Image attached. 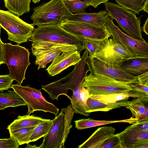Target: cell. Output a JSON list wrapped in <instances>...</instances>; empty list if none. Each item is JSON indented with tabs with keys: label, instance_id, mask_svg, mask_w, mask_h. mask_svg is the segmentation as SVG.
Wrapping results in <instances>:
<instances>
[{
	"label": "cell",
	"instance_id": "31",
	"mask_svg": "<svg viewBox=\"0 0 148 148\" xmlns=\"http://www.w3.org/2000/svg\"><path fill=\"white\" fill-rule=\"evenodd\" d=\"M67 8L71 12L78 14L86 12L85 10L90 6L87 1L84 0H63Z\"/></svg>",
	"mask_w": 148,
	"mask_h": 148
},
{
	"label": "cell",
	"instance_id": "3",
	"mask_svg": "<svg viewBox=\"0 0 148 148\" xmlns=\"http://www.w3.org/2000/svg\"><path fill=\"white\" fill-rule=\"evenodd\" d=\"M30 17L33 26L58 24L72 13L63 0H50L33 8Z\"/></svg>",
	"mask_w": 148,
	"mask_h": 148
},
{
	"label": "cell",
	"instance_id": "18",
	"mask_svg": "<svg viewBox=\"0 0 148 148\" xmlns=\"http://www.w3.org/2000/svg\"><path fill=\"white\" fill-rule=\"evenodd\" d=\"M83 84H81L73 92L70 101L75 113L88 116L90 114L87 112V101L90 94L88 89L84 86Z\"/></svg>",
	"mask_w": 148,
	"mask_h": 148
},
{
	"label": "cell",
	"instance_id": "40",
	"mask_svg": "<svg viewBox=\"0 0 148 148\" xmlns=\"http://www.w3.org/2000/svg\"><path fill=\"white\" fill-rule=\"evenodd\" d=\"M137 77L140 84L148 86V72L138 76Z\"/></svg>",
	"mask_w": 148,
	"mask_h": 148
},
{
	"label": "cell",
	"instance_id": "28",
	"mask_svg": "<svg viewBox=\"0 0 148 148\" xmlns=\"http://www.w3.org/2000/svg\"><path fill=\"white\" fill-rule=\"evenodd\" d=\"M148 101V98H136L130 101L125 107L132 113V117L138 120L143 114L146 107L143 102Z\"/></svg>",
	"mask_w": 148,
	"mask_h": 148
},
{
	"label": "cell",
	"instance_id": "26",
	"mask_svg": "<svg viewBox=\"0 0 148 148\" xmlns=\"http://www.w3.org/2000/svg\"><path fill=\"white\" fill-rule=\"evenodd\" d=\"M3 0L5 7L18 16L30 10V3L32 0Z\"/></svg>",
	"mask_w": 148,
	"mask_h": 148
},
{
	"label": "cell",
	"instance_id": "27",
	"mask_svg": "<svg viewBox=\"0 0 148 148\" xmlns=\"http://www.w3.org/2000/svg\"><path fill=\"white\" fill-rule=\"evenodd\" d=\"M36 126L9 130V131L10 136L21 145L30 143L29 138Z\"/></svg>",
	"mask_w": 148,
	"mask_h": 148
},
{
	"label": "cell",
	"instance_id": "1",
	"mask_svg": "<svg viewBox=\"0 0 148 148\" xmlns=\"http://www.w3.org/2000/svg\"><path fill=\"white\" fill-rule=\"evenodd\" d=\"M88 56L85 50L81 60L74 65V69L65 77L60 80L46 85H42V89L47 92L49 97L53 100L57 99L58 97L64 95L70 100L71 97L67 95L69 89L73 92L82 83H84L85 77L88 72L85 70L86 61Z\"/></svg>",
	"mask_w": 148,
	"mask_h": 148
},
{
	"label": "cell",
	"instance_id": "41",
	"mask_svg": "<svg viewBox=\"0 0 148 148\" xmlns=\"http://www.w3.org/2000/svg\"><path fill=\"white\" fill-rule=\"evenodd\" d=\"M89 4L90 5L93 6L94 8H97L98 5L102 3H105L109 0H84Z\"/></svg>",
	"mask_w": 148,
	"mask_h": 148
},
{
	"label": "cell",
	"instance_id": "23",
	"mask_svg": "<svg viewBox=\"0 0 148 148\" xmlns=\"http://www.w3.org/2000/svg\"><path fill=\"white\" fill-rule=\"evenodd\" d=\"M138 121L137 119L132 117L128 119L119 120L99 121L89 118L80 119L74 121L75 127L78 130H81L97 126L117 123H126L130 124H133Z\"/></svg>",
	"mask_w": 148,
	"mask_h": 148
},
{
	"label": "cell",
	"instance_id": "25",
	"mask_svg": "<svg viewBox=\"0 0 148 148\" xmlns=\"http://www.w3.org/2000/svg\"><path fill=\"white\" fill-rule=\"evenodd\" d=\"M27 105L24 101L14 91L7 90L0 92V110L9 107Z\"/></svg>",
	"mask_w": 148,
	"mask_h": 148
},
{
	"label": "cell",
	"instance_id": "8",
	"mask_svg": "<svg viewBox=\"0 0 148 148\" xmlns=\"http://www.w3.org/2000/svg\"><path fill=\"white\" fill-rule=\"evenodd\" d=\"M11 88L27 103L28 108L27 114L36 111L49 112L54 114L56 116L58 113L59 109L44 98L40 89L28 86H22L18 84H12Z\"/></svg>",
	"mask_w": 148,
	"mask_h": 148
},
{
	"label": "cell",
	"instance_id": "20",
	"mask_svg": "<svg viewBox=\"0 0 148 148\" xmlns=\"http://www.w3.org/2000/svg\"><path fill=\"white\" fill-rule=\"evenodd\" d=\"M108 16L109 14L106 10H101L96 12L72 13L66 19L86 23L96 27H103L105 25L106 18Z\"/></svg>",
	"mask_w": 148,
	"mask_h": 148
},
{
	"label": "cell",
	"instance_id": "22",
	"mask_svg": "<svg viewBox=\"0 0 148 148\" xmlns=\"http://www.w3.org/2000/svg\"><path fill=\"white\" fill-rule=\"evenodd\" d=\"M130 101L127 100H125L115 103H106L89 97L87 101V105L88 108L87 112L90 113L98 111H109L114 109L125 107Z\"/></svg>",
	"mask_w": 148,
	"mask_h": 148
},
{
	"label": "cell",
	"instance_id": "17",
	"mask_svg": "<svg viewBox=\"0 0 148 148\" xmlns=\"http://www.w3.org/2000/svg\"><path fill=\"white\" fill-rule=\"evenodd\" d=\"M119 67L133 76L148 72V56H133L127 59Z\"/></svg>",
	"mask_w": 148,
	"mask_h": 148
},
{
	"label": "cell",
	"instance_id": "12",
	"mask_svg": "<svg viewBox=\"0 0 148 148\" xmlns=\"http://www.w3.org/2000/svg\"><path fill=\"white\" fill-rule=\"evenodd\" d=\"M59 25L70 33L83 38L104 40L112 36L105 25L103 27H97L66 19Z\"/></svg>",
	"mask_w": 148,
	"mask_h": 148
},
{
	"label": "cell",
	"instance_id": "32",
	"mask_svg": "<svg viewBox=\"0 0 148 148\" xmlns=\"http://www.w3.org/2000/svg\"><path fill=\"white\" fill-rule=\"evenodd\" d=\"M61 112L64 113V141L65 143L71 129L72 127L71 123L75 112L71 104L69 105L66 108L62 109Z\"/></svg>",
	"mask_w": 148,
	"mask_h": 148
},
{
	"label": "cell",
	"instance_id": "16",
	"mask_svg": "<svg viewBox=\"0 0 148 148\" xmlns=\"http://www.w3.org/2000/svg\"><path fill=\"white\" fill-rule=\"evenodd\" d=\"M81 59L80 52L78 50L63 52L55 57L46 70L50 75L54 76L69 67L75 65Z\"/></svg>",
	"mask_w": 148,
	"mask_h": 148
},
{
	"label": "cell",
	"instance_id": "46",
	"mask_svg": "<svg viewBox=\"0 0 148 148\" xmlns=\"http://www.w3.org/2000/svg\"></svg>",
	"mask_w": 148,
	"mask_h": 148
},
{
	"label": "cell",
	"instance_id": "11",
	"mask_svg": "<svg viewBox=\"0 0 148 148\" xmlns=\"http://www.w3.org/2000/svg\"><path fill=\"white\" fill-rule=\"evenodd\" d=\"M89 56L119 66L127 59L133 56L119 41L111 36L104 40L95 54Z\"/></svg>",
	"mask_w": 148,
	"mask_h": 148
},
{
	"label": "cell",
	"instance_id": "4",
	"mask_svg": "<svg viewBox=\"0 0 148 148\" xmlns=\"http://www.w3.org/2000/svg\"><path fill=\"white\" fill-rule=\"evenodd\" d=\"M30 54L28 49L18 44L5 43L4 61L8 68L9 74L21 85L25 79V72L31 64Z\"/></svg>",
	"mask_w": 148,
	"mask_h": 148
},
{
	"label": "cell",
	"instance_id": "10",
	"mask_svg": "<svg viewBox=\"0 0 148 148\" xmlns=\"http://www.w3.org/2000/svg\"><path fill=\"white\" fill-rule=\"evenodd\" d=\"M105 25L112 38L119 41L132 56H148V43L126 34L116 25L110 16L106 18Z\"/></svg>",
	"mask_w": 148,
	"mask_h": 148
},
{
	"label": "cell",
	"instance_id": "30",
	"mask_svg": "<svg viewBox=\"0 0 148 148\" xmlns=\"http://www.w3.org/2000/svg\"><path fill=\"white\" fill-rule=\"evenodd\" d=\"M52 120L46 119L36 126L29 138V142H34L44 136L52 124Z\"/></svg>",
	"mask_w": 148,
	"mask_h": 148
},
{
	"label": "cell",
	"instance_id": "6",
	"mask_svg": "<svg viewBox=\"0 0 148 148\" xmlns=\"http://www.w3.org/2000/svg\"><path fill=\"white\" fill-rule=\"evenodd\" d=\"M109 16L116 20L125 33L141 40H144L142 35L140 19L131 10L119 5L108 1L104 3Z\"/></svg>",
	"mask_w": 148,
	"mask_h": 148
},
{
	"label": "cell",
	"instance_id": "15",
	"mask_svg": "<svg viewBox=\"0 0 148 148\" xmlns=\"http://www.w3.org/2000/svg\"><path fill=\"white\" fill-rule=\"evenodd\" d=\"M116 134L119 138L121 148L148 147V131L139 130L133 124Z\"/></svg>",
	"mask_w": 148,
	"mask_h": 148
},
{
	"label": "cell",
	"instance_id": "33",
	"mask_svg": "<svg viewBox=\"0 0 148 148\" xmlns=\"http://www.w3.org/2000/svg\"><path fill=\"white\" fill-rule=\"evenodd\" d=\"M84 47L88 52V56L93 55L104 40H95L83 38Z\"/></svg>",
	"mask_w": 148,
	"mask_h": 148
},
{
	"label": "cell",
	"instance_id": "38",
	"mask_svg": "<svg viewBox=\"0 0 148 148\" xmlns=\"http://www.w3.org/2000/svg\"><path fill=\"white\" fill-rule=\"evenodd\" d=\"M137 129L142 131H148V120L138 121L133 124Z\"/></svg>",
	"mask_w": 148,
	"mask_h": 148
},
{
	"label": "cell",
	"instance_id": "13",
	"mask_svg": "<svg viewBox=\"0 0 148 148\" xmlns=\"http://www.w3.org/2000/svg\"><path fill=\"white\" fill-rule=\"evenodd\" d=\"M86 64L88 71L91 73L104 75L129 83H140L137 76L132 75L119 66L107 64L95 57L88 56Z\"/></svg>",
	"mask_w": 148,
	"mask_h": 148
},
{
	"label": "cell",
	"instance_id": "34",
	"mask_svg": "<svg viewBox=\"0 0 148 148\" xmlns=\"http://www.w3.org/2000/svg\"><path fill=\"white\" fill-rule=\"evenodd\" d=\"M99 148H121L118 137L116 134L106 140Z\"/></svg>",
	"mask_w": 148,
	"mask_h": 148
},
{
	"label": "cell",
	"instance_id": "42",
	"mask_svg": "<svg viewBox=\"0 0 148 148\" xmlns=\"http://www.w3.org/2000/svg\"><path fill=\"white\" fill-rule=\"evenodd\" d=\"M148 120V108L146 107L145 111L143 115L139 118L138 121Z\"/></svg>",
	"mask_w": 148,
	"mask_h": 148
},
{
	"label": "cell",
	"instance_id": "37",
	"mask_svg": "<svg viewBox=\"0 0 148 148\" xmlns=\"http://www.w3.org/2000/svg\"><path fill=\"white\" fill-rule=\"evenodd\" d=\"M134 90L138 91L146 95H148V86L144 85L140 83H130Z\"/></svg>",
	"mask_w": 148,
	"mask_h": 148
},
{
	"label": "cell",
	"instance_id": "36",
	"mask_svg": "<svg viewBox=\"0 0 148 148\" xmlns=\"http://www.w3.org/2000/svg\"><path fill=\"white\" fill-rule=\"evenodd\" d=\"M18 143L10 136L8 139H0V148H18Z\"/></svg>",
	"mask_w": 148,
	"mask_h": 148
},
{
	"label": "cell",
	"instance_id": "19",
	"mask_svg": "<svg viewBox=\"0 0 148 148\" xmlns=\"http://www.w3.org/2000/svg\"><path fill=\"white\" fill-rule=\"evenodd\" d=\"M115 129L112 126H104L98 128L78 148H99L108 139L114 134Z\"/></svg>",
	"mask_w": 148,
	"mask_h": 148
},
{
	"label": "cell",
	"instance_id": "45",
	"mask_svg": "<svg viewBox=\"0 0 148 148\" xmlns=\"http://www.w3.org/2000/svg\"><path fill=\"white\" fill-rule=\"evenodd\" d=\"M32 2L34 3H37L39 2L40 0H32Z\"/></svg>",
	"mask_w": 148,
	"mask_h": 148
},
{
	"label": "cell",
	"instance_id": "44",
	"mask_svg": "<svg viewBox=\"0 0 148 148\" xmlns=\"http://www.w3.org/2000/svg\"><path fill=\"white\" fill-rule=\"evenodd\" d=\"M25 148H38V147L36 146V145L32 146L30 145L28 143L27 144V146Z\"/></svg>",
	"mask_w": 148,
	"mask_h": 148
},
{
	"label": "cell",
	"instance_id": "9",
	"mask_svg": "<svg viewBox=\"0 0 148 148\" xmlns=\"http://www.w3.org/2000/svg\"><path fill=\"white\" fill-rule=\"evenodd\" d=\"M32 52L36 57L35 64L37 70L46 68L47 65L63 52L78 49L75 46L48 42H32Z\"/></svg>",
	"mask_w": 148,
	"mask_h": 148
},
{
	"label": "cell",
	"instance_id": "35",
	"mask_svg": "<svg viewBox=\"0 0 148 148\" xmlns=\"http://www.w3.org/2000/svg\"><path fill=\"white\" fill-rule=\"evenodd\" d=\"M14 79L9 74L0 75V91H2L11 88Z\"/></svg>",
	"mask_w": 148,
	"mask_h": 148
},
{
	"label": "cell",
	"instance_id": "14",
	"mask_svg": "<svg viewBox=\"0 0 148 148\" xmlns=\"http://www.w3.org/2000/svg\"><path fill=\"white\" fill-rule=\"evenodd\" d=\"M64 113L61 112L52 120V124L47 133L43 137V142L38 148H64Z\"/></svg>",
	"mask_w": 148,
	"mask_h": 148
},
{
	"label": "cell",
	"instance_id": "21",
	"mask_svg": "<svg viewBox=\"0 0 148 148\" xmlns=\"http://www.w3.org/2000/svg\"><path fill=\"white\" fill-rule=\"evenodd\" d=\"M90 97L104 103H112L127 100L129 97L134 98H148V95L132 89L119 93L108 95H90Z\"/></svg>",
	"mask_w": 148,
	"mask_h": 148
},
{
	"label": "cell",
	"instance_id": "5",
	"mask_svg": "<svg viewBox=\"0 0 148 148\" xmlns=\"http://www.w3.org/2000/svg\"><path fill=\"white\" fill-rule=\"evenodd\" d=\"M83 86L90 95L119 93L133 89L130 83L91 72L85 77Z\"/></svg>",
	"mask_w": 148,
	"mask_h": 148
},
{
	"label": "cell",
	"instance_id": "39",
	"mask_svg": "<svg viewBox=\"0 0 148 148\" xmlns=\"http://www.w3.org/2000/svg\"><path fill=\"white\" fill-rule=\"evenodd\" d=\"M1 27L0 26V65L5 64V43H3L0 38V31Z\"/></svg>",
	"mask_w": 148,
	"mask_h": 148
},
{
	"label": "cell",
	"instance_id": "43",
	"mask_svg": "<svg viewBox=\"0 0 148 148\" xmlns=\"http://www.w3.org/2000/svg\"><path fill=\"white\" fill-rule=\"evenodd\" d=\"M142 30L147 35H148V18L146 19L143 27L141 28Z\"/></svg>",
	"mask_w": 148,
	"mask_h": 148
},
{
	"label": "cell",
	"instance_id": "2",
	"mask_svg": "<svg viewBox=\"0 0 148 148\" xmlns=\"http://www.w3.org/2000/svg\"><path fill=\"white\" fill-rule=\"evenodd\" d=\"M83 37L67 32L58 24L38 26L28 40L33 42H48L76 46L80 52L84 49Z\"/></svg>",
	"mask_w": 148,
	"mask_h": 148
},
{
	"label": "cell",
	"instance_id": "24",
	"mask_svg": "<svg viewBox=\"0 0 148 148\" xmlns=\"http://www.w3.org/2000/svg\"><path fill=\"white\" fill-rule=\"evenodd\" d=\"M46 119L30 114L18 116L16 119L8 126L7 129L9 130L34 127Z\"/></svg>",
	"mask_w": 148,
	"mask_h": 148
},
{
	"label": "cell",
	"instance_id": "29",
	"mask_svg": "<svg viewBox=\"0 0 148 148\" xmlns=\"http://www.w3.org/2000/svg\"><path fill=\"white\" fill-rule=\"evenodd\" d=\"M115 1L124 8L130 10L136 14H139L140 11L143 10L148 0H115Z\"/></svg>",
	"mask_w": 148,
	"mask_h": 148
},
{
	"label": "cell",
	"instance_id": "7",
	"mask_svg": "<svg viewBox=\"0 0 148 148\" xmlns=\"http://www.w3.org/2000/svg\"><path fill=\"white\" fill-rule=\"evenodd\" d=\"M0 26L7 32L8 40L18 44L27 42L34 28L9 10L1 9Z\"/></svg>",
	"mask_w": 148,
	"mask_h": 148
}]
</instances>
